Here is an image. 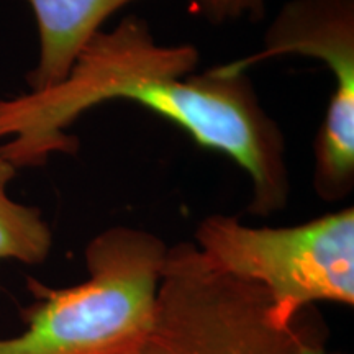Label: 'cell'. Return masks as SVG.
I'll list each match as a JSON object with an SVG mask.
<instances>
[{
  "mask_svg": "<svg viewBox=\"0 0 354 354\" xmlns=\"http://www.w3.org/2000/svg\"><path fill=\"white\" fill-rule=\"evenodd\" d=\"M197 64L196 46L158 43L148 21L128 15L88 39L63 81L0 99V156L20 169L74 154L77 140L68 128L94 107L128 100L236 162L253 185L250 214L282 210L290 190L282 130L245 73L218 66L194 74Z\"/></svg>",
  "mask_w": 354,
  "mask_h": 354,
  "instance_id": "cell-1",
  "label": "cell"
},
{
  "mask_svg": "<svg viewBox=\"0 0 354 354\" xmlns=\"http://www.w3.org/2000/svg\"><path fill=\"white\" fill-rule=\"evenodd\" d=\"M167 248L145 230L113 227L86 248L87 281L71 287L26 279L33 304L24 333L0 338V354H127L151 330Z\"/></svg>",
  "mask_w": 354,
  "mask_h": 354,
  "instance_id": "cell-2",
  "label": "cell"
},
{
  "mask_svg": "<svg viewBox=\"0 0 354 354\" xmlns=\"http://www.w3.org/2000/svg\"><path fill=\"white\" fill-rule=\"evenodd\" d=\"M127 354H346L328 346L315 307L289 323L263 287L220 271L194 243L167 250L151 330Z\"/></svg>",
  "mask_w": 354,
  "mask_h": 354,
  "instance_id": "cell-3",
  "label": "cell"
},
{
  "mask_svg": "<svg viewBox=\"0 0 354 354\" xmlns=\"http://www.w3.org/2000/svg\"><path fill=\"white\" fill-rule=\"evenodd\" d=\"M194 245L214 268L263 287L282 323L317 302L354 304L353 207L281 228L212 215Z\"/></svg>",
  "mask_w": 354,
  "mask_h": 354,
  "instance_id": "cell-4",
  "label": "cell"
},
{
  "mask_svg": "<svg viewBox=\"0 0 354 354\" xmlns=\"http://www.w3.org/2000/svg\"><path fill=\"white\" fill-rule=\"evenodd\" d=\"M286 55L317 57L331 71L335 87L317 136L313 185L323 201H343L354 187V0H289L258 53L220 68L240 74Z\"/></svg>",
  "mask_w": 354,
  "mask_h": 354,
  "instance_id": "cell-5",
  "label": "cell"
},
{
  "mask_svg": "<svg viewBox=\"0 0 354 354\" xmlns=\"http://www.w3.org/2000/svg\"><path fill=\"white\" fill-rule=\"evenodd\" d=\"M131 2L136 0H28L39 38L38 63L26 76L30 91L63 81L88 39Z\"/></svg>",
  "mask_w": 354,
  "mask_h": 354,
  "instance_id": "cell-6",
  "label": "cell"
},
{
  "mask_svg": "<svg viewBox=\"0 0 354 354\" xmlns=\"http://www.w3.org/2000/svg\"><path fill=\"white\" fill-rule=\"evenodd\" d=\"M17 171L0 156V261L41 264L50 256L53 234L41 212L8 196Z\"/></svg>",
  "mask_w": 354,
  "mask_h": 354,
  "instance_id": "cell-7",
  "label": "cell"
},
{
  "mask_svg": "<svg viewBox=\"0 0 354 354\" xmlns=\"http://www.w3.org/2000/svg\"><path fill=\"white\" fill-rule=\"evenodd\" d=\"M268 0H189V10L212 25L234 21H261L266 15Z\"/></svg>",
  "mask_w": 354,
  "mask_h": 354,
  "instance_id": "cell-8",
  "label": "cell"
}]
</instances>
